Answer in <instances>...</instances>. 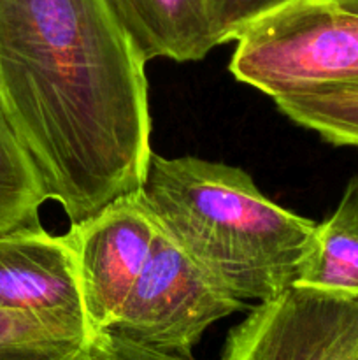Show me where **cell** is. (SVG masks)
I'll list each match as a JSON object with an SVG mask.
<instances>
[{
	"mask_svg": "<svg viewBox=\"0 0 358 360\" xmlns=\"http://www.w3.org/2000/svg\"><path fill=\"white\" fill-rule=\"evenodd\" d=\"M146 63L105 0H0V111L70 224L142 186Z\"/></svg>",
	"mask_w": 358,
	"mask_h": 360,
	"instance_id": "6da1fadb",
	"label": "cell"
},
{
	"mask_svg": "<svg viewBox=\"0 0 358 360\" xmlns=\"http://www.w3.org/2000/svg\"><path fill=\"white\" fill-rule=\"evenodd\" d=\"M139 193L157 227L244 302L293 285L314 238L316 221L267 199L234 165L153 153Z\"/></svg>",
	"mask_w": 358,
	"mask_h": 360,
	"instance_id": "7a4b0ae2",
	"label": "cell"
},
{
	"mask_svg": "<svg viewBox=\"0 0 358 360\" xmlns=\"http://www.w3.org/2000/svg\"><path fill=\"white\" fill-rule=\"evenodd\" d=\"M230 72L270 98L358 83V14L333 0L288 4L235 37Z\"/></svg>",
	"mask_w": 358,
	"mask_h": 360,
	"instance_id": "3957f363",
	"label": "cell"
},
{
	"mask_svg": "<svg viewBox=\"0 0 358 360\" xmlns=\"http://www.w3.org/2000/svg\"><path fill=\"white\" fill-rule=\"evenodd\" d=\"M244 309V301L220 287L157 227L150 259L107 333L160 350L192 354L211 326Z\"/></svg>",
	"mask_w": 358,
	"mask_h": 360,
	"instance_id": "277c9868",
	"label": "cell"
},
{
	"mask_svg": "<svg viewBox=\"0 0 358 360\" xmlns=\"http://www.w3.org/2000/svg\"><path fill=\"white\" fill-rule=\"evenodd\" d=\"M221 360H358V294L290 285L249 308Z\"/></svg>",
	"mask_w": 358,
	"mask_h": 360,
	"instance_id": "5b68a950",
	"label": "cell"
},
{
	"mask_svg": "<svg viewBox=\"0 0 358 360\" xmlns=\"http://www.w3.org/2000/svg\"><path fill=\"white\" fill-rule=\"evenodd\" d=\"M157 225L139 190L118 197L67 232L74 246L81 290L91 329H112L142 273Z\"/></svg>",
	"mask_w": 358,
	"mask_h": 360,
	"instance_id": "8992f818",
	"label": "cell"
},
{
	"mask_svg": "<svg viewBox=\"0 0 358 360\" xmlns=\"http://www.w3.org/2000/svg\"><path fill=\"white\" fill-rule=\"evenodd\" d=\"M0 306L98 336L88 320L69 236L42 225L0 232Z\"/></svg>",
	"mask_w": 358,
	"mask_h": 360,
	"instance_id": "52a82bcc",
	"label": "cell"
},
{
	"mask_svg": "<svg viewBox=\"0 0 358 360\" xmlns=\"http://www.w3.org/2000/svg\"><path fill=\"white\" fill-rule=\"evenodd\" d=\"M146 62H195L218 46L207 0H105Z\"/></svg>",
	"mask_w": 358,
	"mask_h": 360,
	"instance_id": "ba28073f",
	"label": "cell"
},
{
	"mask_svg": "<svg viewBox=\"0 0 358 360\" xmlns=\"http://www.w3.org/2000/svg\"><path fill=\"white\" fill-rule=\"evenodd\" d=\"M98 336L0 306V360H90Z\"/></svg>",
	"mask_w": 358,
	"mask_h": 360,
	"instance_id": "9c48e42d",
	"label": "cell"
},
{
	"mask_svg": "<svg viewBox=\"0 0 358 360\" xmlns=\"http://www.w3.org/2000/svg\"><path fill=\"white\" fill-rule=\"evenodd\" d=\"M284 116L333 146L358 148V83L274 98Z\"/></svg>",
	"mask_w": 358,
	"mask_h": 360,
	"instance_id": "30bf717a",
	"label": "cell"
},
{
	"mask_svg": "<svg viewBox=\"0 0 358 360\" xmlns=\"http://www.w3.org/2000/svg\"><path fill=\"white\" fill-rule=\"evenodd\" d=\"M46 200L34 160L0 111V232L41 224Z\"/></svg>",
	"mask_w": 358,
	"mask_h": 360,
	"instance_id": "8fae6325",
	"label": "cell"
},
{
	"mask_svg": "<svg viewBox=\"0 0 358 360\" xmlns=\"http://www.w3.org/2000/svg\"><path fill=\"white\" fill-rule=\"evenodd\" d=\"M293 285L339 294H358V231L329 217L314 238Z\"/></svg>",
	"mask_w": 358,
	"mask_h": 360,
	"instance_id": "7c38bea8",
	"label": "cell"
},
{
	"mask_svg": "<svg viewBox=\"0 0 358 360\" xmlns=\"http://www.w3.org/2000/svg\"><path fill=\"white\" fill-rule=\"evenodd\" d=\"M293 2L298 0H207L211 27L218 46L235 41L256 20Z\"/></svg>",
	"mask_w": 358,
	"mask_h": 360,
	"instance_id": "4fadbf2b",
	"label": "cell"
},
{
	"mask_svg": "<svg viewBox=\"0 0 358 360\" xmlns=\"http://www.w3.org/2000/svg\"><path fill=\"white\" fill-rule=\"evenodd\" d=\"M90 360H197L192 354H175L137 343L116 333H102Z\"/></svg>",
	"mask_w": 358,
	"mask_h": 360,
	"instance_id": "5bb4252c",
	"label": "cell"
},
{
	"mask_svg": "<svg viewBox=\"0 0 358 360\" xmlns=\"http://www.w3.org/2000/svg\"><path fill=\"white\" fill-rule=\"evenodd\" d=\"M332 217L339 220L340 224L350 225L358 231V174L353 176L351 181L347 183L343 199H340L339 206L333 211Z\"/></svg>",
	"mask_w": 358,
	"mask_h": 360,
	"instance_id": "9a60e30c",
	"label": "cell"
},
{
	"mask_svg": "<svg viewBox=\"0 0 358 360\" xmlns=\"http://www.w3.org/2000/svg\"><path fill=\"white\" fill-rule=\"evenodd\" d=\"M333 2H337L344 9L353 11V13L358 14V0H333Z\"/></svg>",
	"mask_w": 358,
	"mask_h": 360,
	"instance_id": "2e32d148",
	"label": "cell"
}]
</instances>
